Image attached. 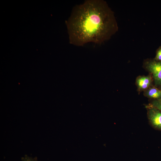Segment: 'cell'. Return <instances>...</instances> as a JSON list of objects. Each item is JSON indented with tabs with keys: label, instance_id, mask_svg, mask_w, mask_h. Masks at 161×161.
Returning <instances> with one entry per match:
<instances>
[{
	"label": "cell",
	"instance_id": "cell-9",
	"mask_svg": "<svg viewBox=\"0 0 161 161\" xmlns=\"http://www.w3.org/2000/svg\"></svg>",
	"mask_w": 161,
	"mask_h": 161
},
{
	"label": "cell",
	"instance_id": "cell-4",
	"mask_svg": "<svg viewBox=\"0 0 161 161\" xmlns=\"http://www.w3.org/2000/svg\"><path fill=\"white\" fill-rule=\"evenodd\" d=\"M152 81V78L150 75L140 76L136 79V84L139 90H146L151 85Z\"/></svg>",
	"mask_w": 161,
	"mask_h": 161
},
{
	"label": "cell",
	"instance_id": "cell-5",
	"mask_svg": "<svg viewBox=\"0 0 161 161\" xmlns=\"http://www.w3.org/2000/svg\"><path fill=\"white\" fill-rule=\"evenodd\" d=\"M144 95L150 98L158 99L161 98V90L154 87L151 88L146 90Z\"/></svg>",
	"mask_w": 161,
	"mask_h": 161
},
{
	"label": "cell",
	"instance_id": "cell-2",
	"mask_svg": "<svg viewBox=\"0 0 161 161\" xmlns=\"http://www.w3.org/2000/svg\"><path fill=\"white\" fill-rule=\"evenodd\" d=\"M147 109L150 124L154 129L161 131V111L151 105Z\"/></svg>",
	"mask_w": 161,
	"mask_h": 161
},
{
	"label": "cell",
	"instance_id": "cell-7",
	"mask_svg": "<svg viewBox=\"0 0 161 161\" xmlns=\"http://www.w3.org/2000/svg\"><path fill=\"white\" fill-rule=\"evenodd\" d=\"M155 60L157 61H161V47L157 50Z\"/></svg>",
	"mask_w": 161,
	"mask_h": 161
},
{
	"label": "cell",
	"instance_id": "cell-3",
	"mask_svg": "<svg viewBox=\"0 0 161 161\" xmlns=\"http://www.w3.org/2000/svg\"><path fill=\"white\" fill-rule=\"evenodd\" d=\"M146 69L153 75L156 85H161V61L155 60L146 62Z\"/></svg>",
	"mask_w": 161,
	"mask_h": 161
},
{
	"label": "cell",
	"instance_id": "cell-6",
	"mask_svg": "<svg viewBox=\"0 0 161 161\" xmlns=\"http://www.w3.org/2000/svg\"><path fill=\"white\" fill-rule=\"evenodd\" d=\"M151 106L161 111V98L152 101Z\"/></svg>",
	"mask_w": 161,
	"mask_h": 161
},
{
	"label": "cell",
	"instance_id": "cell-1",
	"mask_svg": "<svg viewBox=\"0 0 161 161\" xmlns=\"http://www.w3.org/2000/svg\"><path fill=\"white\" fill-rule=\"evenodd\" d=\"M70 43L101 44L118 30L114 12L102 0H87L73 8L67 22Z\"/></svg>",
	"mask_w": 161,
	"mask_h": 161
},
{
	"label": "cell",
	"instance_id": "cell-8",
	"mask_svg": "<svg viewBox=\"0 0 161 161\" xmlns=\"http://www.w3.org/2000/svg\"><path fill=\"white\" fill-rule=\"evenodd\" d=\"M21 161H38L35 158H33L32 157H29L27 156H25L24 157H22Z\"/></svg>",
	"mask_w": 161,
	"mask_h": 161
}]
</instances>
